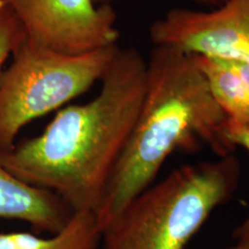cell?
Wrapping results in <instances>:
<instances>
[{
	"instance_id": "12",
	"label": "cell",
	"mask_w": 249,
	"mask_h": 249,
	"mask_svg": "<svg viewBox=\"0 0 249 249\" xmlns=\"http://www.w3.org/2000/svg\"><path fill=\"white\" fill-rule=\"evenodd\" d=\"M93 1H95L96 5H112L118 0H93ZM191 1L202 6V7L214 8L222 5L224 0H191Z\"/></svg>"
},
{
	"instance_id": "6",
	"label": "cell",
	"mask_w": 249,
	"mask_h": 249,
	"mask_svg": "<svg viewBox=\"0 0 249 249\" xmlns=\"http://www.w3.org/2000/svg\"><path fill=\"white\" fill-rule=\"evenodd\" d=\"M149 38L155 46H170L187 54L249 64V0H224L207 9H170L151 23Z\"/></svg>"
},
{
	"instance_id": "4",
	"label": "cell",
	"mask_w": 249,
	"mask_h": 249,
	"mask_svg": "<svg viewBox=\"0 0 249 249\" xmlns=\"http://www.w3.org/2000/svg\"><path fill=\"white\" fill-rule=\"evenodd\" d=\"M119 46L71 55L37 49L24 40L0 76V151L15 145L20 130L91 88Z\"/></svg>"
},
{
	"instance_id": "13",
	"label": "cell",
	"mask_w": 249,
	"mask_h": 249,
	"mask_svg": "<svg viewBox=\"0 0 249 249\" xmlns=\"http://www.w3.org/2000/svg\"><path fill=\"white\" fill-rule=\"evenodd\" d=\"M227 249H249V240L236 241V244Z\"/></svg>"
},
{
	"instance_id": "3",
	"label": "cell",
	"mask_w": 249,
	"mask_h": 249,
	"mask_svg": "<svg viewBox=\"0 0 249 249\" xmlns=\"http://www.w3.org/2000/svg\"><path fill=\"white\" fill-rule=\"evenodd\" d=\"M240 174L233 154L182 165L136 195L103 227V249H186L210 214L231 200Z\"/></svg>"
},
{
	"instance_id": "10",
	"label": "cell",
	"mask_w": 249,
	"mask_h": 249,
	"mask_svg": "<svg viewBox=\"0 0 249 249\" xmlns=\"http://www.w3.org/2000/svg\"><path fill=\"white\" fill-rule=\"evenodd\" d=\"M26 40V34L14 12L0 0V76L2 66Z\"/></svg>"
},
{
	"instance_id": "2",
	"label": "cell",
	"mask_w": 249,
	"mask_h": 249,
	"mask_svg": "<svg viewBox=\"0 0 249 249\" xmlns=\"http://www.w3.org/2000/svg\"><path fill=\"white\" fill-rule=\"evenodd\" d=\"M203 144L217 157L235 150L227 138L226 118L191 55L155 46L147 60V85L138 119L93 211L101 232L154 183L169 156L178 150L196 151Z\"/></svg>"
},
{
	"instance_id": "11",
	"label": "cell",
	"mask_w": 249,
	"mask_h": 249,
	"mask_svg": "<svg viewBox=\"0 0 249 249\" xmlns=\"http://www.w3.org/2000/svg\"><path fill=\"white\" fill-rule=\"evenodd\" d=\"M227 138L234 147H241L249 152V129L226 130ZM233 238L236 241L249 240V214L233 232Z\"/></svg>"
},
{
	"instance_id": "1",
	"label": "cell",
	"mask_w": 249,
	"mask_h": 249,
	"mask_svg": "<svg viewBox=\"0 0 249 249\" xmlns=\"http://www.w3.org/2000/svg\"><path fill=\"white\" fill-rule=\"evenodd\" d=\"M98 95L57 112L42 134L0 151V165L28 185L48 189L76 211H95L138 119L147 60L118 48Z\"/></svg>"
},
{
	"instance_id": "7",
	"label": "cell",
	"mask_w": 249,
	"mask_h": 249,
	"mask_svg": "<svg viewBox=\"0 0 249 249\" xmlns=\"http://www.w3.org/2000/svg\"><path fill=\"white\" fill-rule=\"evenodd\" d=\"M74 211L60 196L28 185L0 165V218L29 223L39 231L60 232Z\"/></svg>"
},
{
	"instance_id": "5",
	"label": "cell",
	"mask_w": 249,
	"mask_h": 249,
	"mask_svg": "<svg viewBox=\"0 0 249 249\" xmlns=\"http://www.w3.org/2000/svg\"><path fill=\"white\" fill-rule=\"evenodd\" d=\"M22 26L26 42L62 54L116 46L120 33L112 5L93 0H1Z\"/></svg>"
},
{
	"instance_id": "8",
	"label": "cell",
	"mask_w": 249,
	"mask_h": 249,
	"mask_svg": "<svg viewBox=\"0 0 249 249\" xmlns=\"http://www.w3.org/2000/svg\"><path fill=\"white\" fill-rule=\"evenodd\" d=\"M226 118V130L249 129V64L189 54Z\"/></svg>"
},
{
	"instance_id": "9",
	"label": "cell",
	"mask_w": 249,
	"mask_h": 249,
	"mask_svg": "<svg viewBox=\"0 0 249 249\" xmlns=\"http://www.w3.org/2000/svg\"><path fill=\"white\" fill-rule=\"evenodd\" d=\"M102 232L93 211H76L60 232L50 238L30 233H0V249H97Z\"/></svg>"
}]
</instances>
